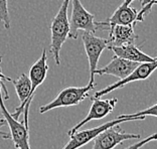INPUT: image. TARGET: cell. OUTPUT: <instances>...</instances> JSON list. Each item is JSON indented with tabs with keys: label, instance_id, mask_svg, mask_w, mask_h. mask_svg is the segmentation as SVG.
<instances>
[{
	"label": "cell",
	"instance_id": "cell-1",
	"mask_svg": "<svg viewBox=\"0 0 157 149\" xmlns=\"http://www.w3.org/2000/svg\"><path fill=\"white\" fill-rule=\"evenodd\" d=\"M71 0H63L58 13L51 23V52L56 66L60 65L59 54L70 34V20L67 17Z\"/></svg>",
	"mask_w": 157,
	"mask_h": 149
},
{
	"label": "cell",
	"instance_id": "cell-2",
	"mask_svg": "<svg viewBox=\"0 0 157 149\" xmlns=\"http://www.w3.org/2000/svg\"><path fill=\"white\" fill-rule=\"evenodd\" d=\"M95 88V85L88 84L85 87H67L62 90L58 96L48 104L42 105L39 107V113H44L53 109L62 107H73L83 102L86 98L89 97V93Z\"/></svg>",
	"mask_w": 157,
	"mask_h": 149
},
{
	"label": "cell",
	"instance_id": "cell-3",
	"mask_svg": "<svg viewBox=\"0 0 157 149\" xmlns=\"http://www.w3.org/2000/svg\"><path fill=\"white\" fill-rule=\"evenodd\" d=\"M72 6L69 38L77 40L80 30L93 33L100 30L99 21H96L94 14L89 12L80 0H72Z\"/></svg>",
	"mask_w": 157,
	"mask_h": 149
},
{
	"label": "cell",
	"instance_id": "cell-4",
	"mask_svg": "<svg viewBox=\"0 0 157 149\" xmlns=\"http://www.w3.org/2000/svg\"><path fill=\"white\" fill-rule=\"evenodd\" d=\"M1 84L5 83L0 80V110L9 127L10 140L13 142L14 148L16 149H31L29 145V129L26 128L23 122H18V120L14 119L12 114L5 107Z\"/></svg>",
	"mask_w": 157,
	"mask_h": 149
},
{
	"label": "cell",
	"instance_id": "cell-5",
	"mask_svg": "<svg viewBox=\"0 0 157 149\" xmlns=\"http://www.w3.org/2000/svg\"><path fill=\"white\" fill-rule=\"evenodd\" d=\"M146 117H136V118H116L109 121L103 125H100L97 127L91 129H86V130H78L77 132H75L74 134L70 136V140L63 149H78L81 147L85 146L88 143H90L91 141L94 140V138L103 132L104 130L110 128V127L119 125L121 123L128 122V121H143Z\"/></svg>",
	"mask_w": 157,
	"mask_h": 149
},
{
	"label": "cell",
	"instance_id": "cell-6",
	"mask_svg": "<svg viewBox=\"0 0 157 149\" xmlns=\"http://www.w3.org/2000/svg\"><path fill=\"white\" fill-rule=\"evenodd\" d=\"M82 40L88 56L89 67H90V82L89 84L95 85L94 72L98 69V63L102 52L106 48H109L108 38L96 36L95 33L84 31L82 35Z\"/></svg>",
	"mask_w": 157,
	"mask_h": 149
},
{
	"label": "cell",
	"instance_id": "cell-7",
	"mask_svg": "<svg viewBox=\"0 0 157 149\" xmlns=\"http://www.w3.org/2000/svg\"><path fill=\"white\" fill-rule=\"evenodd\" d=\"M48 72V52H46V48H44L40 58L31 66V68L29 69V74H28V77H29L31 83L30 97L29 100H28V103L23 109V117H24L23 123L26 128H28V115H29V108L31 102H33V99L35 95V92H36V89L44 82Z\"/></svg>",
	"mask_w": 157,
	"mask_h": 149
},
{
	"label": "cell",
	"instance_id": "cell-8",
	"mask_svg": "<svg viewBox=\"0 0 157 149\" xmlns=\"http://www.w3.org/2000/svg\"><path fill=\"white\" fill-rule=\"evenodd\" d=\"M140 134L124 132L119 125H116L104 130L94 138L93 149H114L124 141L140 139Z\"/></svg>",
	"mask_w": 157,
	"mask_h": 149
},
{
	"label": "cell",
	"instance_id": "cell-9",
	"mask_svg": "<svg viewBox=\"0 0 157 149\" xmlns=\"http://www.w3.org/2000/svg\"><path fill=\"white\" fill-rule=\"evenodd\" d=\"M117 103H118L117 98L101 99V98L92 97V105L88 114L86 115V117L82 121L78 122L77 125H75L67 132V135L71 136L75 132H77L78 130H80L88 122L93 121V120H101L103 118H105L106 116H108L109 114H111Z\"/></svg>",
	"mask_w": 157,
	"mask_h": 149
},
{
	"label": "cell",
	"instance_id": "cell-10",
	"mask_svg": "<svg viewBox=\"0 0 157 149\" xmlns=\"http://www.w3.org/2000/svg\"><path fill=\"white\" fill-rule=\"evenodd\" d=\"M135 0H124L106 21H99L100 30H107L115 25H135L137 23L138 10L132 7Z\"/></svg>",
	"mask_w": 157,
	"mask_h": 149
},
{
	"label": "cell",
	"instance_id": "cell-11",
	"mask_svg": "<svg viewBox=\"0 0 157 149\" xmlns=\"http://www.w3.org/2000/svg\"><path fill=\"white\" fill-rule=\"evenodd\" d=\"M155 70H157V59L152 63H139L137 68L135 69L127 78H125V79H123V80H119L118 82H116V83H114V84L110 85V86H108V87L102 89V90L96 92L95 95L93 96V97L101 98L102 96L110 94L111 92L115 91L116 89L123 88L128 84L133 83V82L147 80L148 78L153 74V72H155Z\"/></svg>",
	"mask_w": 157,
	"mask_h": 149
},
{
	"label": "cell",
	"instance_id": "cell-12",
	"mask_svg": "<svg viewBox=\"0 0 157 149\" xmlns=\"http://www.w3.org/2000/svg\"><path fill=\"white\" fill-rule=\"evenodd\" d=\"M139 63L135 62L128 61L117 55H114L111 62L108 65L103 67L102 69H97L94 72V74H110V76L116 77L119 80H123L127 78L138 67Z\"/></svg>",
	"mask_w": 157,
	"mask_h": 149
},
{
	"label": "cell",
	"instance_id": "cell-13",
	"mask_svg": "<svg viewBox=\"0 0 157 149\" xmlns=\"http://www.w3.org/2000/svg\"><path fill=\"white\" fill-rule=\"evenodd\" d=\"M108 30L109 49L127 44H135V41L138 40L133 25H115L110 27Z\"/></svg>",
	"mask_w": 157,
	"mask_h": 149
},
{
	"label": "cell",
	"instance_id": "cell-14",
	"mask_svg": "<svg viewBox=\"0 0 157 149\" xmlns=\"http://www.w3.org/2000/svg\"><path fill=\"white\" fill-rule=\"evenodd\" d=\"M12 84L15 88L16 94L18 96V99L20 101V105L14 108L12 116L15 120H18L20 115L23 113V109L28 103L30 97V90H31V83L29 80V77L26 74H22L17 78L16 80L12 81Z\"/></svg>",
	"mask_w": 157,
	"mask_h": 149
},
{
	"label": "cell",
	"instance_id": "cell-15",
	"mask_svg": "<svg viewBox=\"0 0 157 149\" xmlns=\"http://www.w3.org/2000/svg\"><path fill=\"white\" fill-rule=\"evenodd\" d=\"M110 49L113 51L115 55L119 56V58H122L138 63H152L157 59V58H152V56L144 54L135 44H127V45H123V47L111 48Z\"/></svg>",
	"mask_w": 157,
	"mask_h": 149
},
{
	"label": "cell",
	"instance_id": "cell-16",
	"mask_svg": "<svg viewBox=\"0 0 157 149\" xmlns=\"http://www.w3.org/2000/svg\"><path fill=\"white\" fill-rule=\"evenodd\" d=\"M147 116L157 117V103L150 106V107H148L147 109L142 110V111L132 113V114H121L117 118H129V117L130 118H136V117H147Z\"/></svg>",
	"mask_w": 157,
	"mask_h": 149
},
{
	"label": "cell",
	"instance_id": "cell-17",
	"mask_svg": "<svg viewBox=\"0 0 157 149\" xmlns=\"http://www.w3.org/2000/svg\"><path fill=\"white\" fill-rule=\"evenodd\" d=\"M10 22L11 19H10L7 0H0V23L3 24L5 29H9Z\"/></svg>",
	"mask_w": 157,
	"mask_h": 149
},
{
	"label": "cell",
	"instance_id": "cell-18",
	"mask_svg": "<svg viewBox=\"0 0 157 149\" xmlns=\"http://www.w3.org/2000/svg\"><path fill=\"white\" fill-rule=\"evenodd\" d=\"M157 140V133H154V134H151L150 136L146 137L145 139H142L140 141H138V142L132 144L131 146H128L124 149H140L141 147H143L144 145L148 144L149 142H151V141H156Z\"/></svg>",
	"mask_w": 157,
	"mask_h": 149
},
{
	"label": "cell",
	"instance_id": "cell-19",
	"mask_svg": "<svg viewBox=\"0 0 157 149\" xmlns=\"http://www.w3.org/2000/svg\"><path fill=\"white\" fill-rule=\"evenodd\" d=\"M4 125H7L6 120L5 119H0V127H2ZM0 137L3 138V139H10L9 133H6V132H4V131H1V130H0Z\"/></svg>",
	"mask_w": 157,
	"mask_h": 149
},
{
	"label": "cell",
	"instance_id": "cell-20",
	"mask_svg": "<svg viewBox=\"0 0 157 149\" xmlns=\"http://www.w3.org/2000/svg\"><path fill=\"white\" fill-rule=\"evenodd\" d=\"M2 63V56H0V63ZM0 76H1L3 79H4V81L5 82H7V81H12V79L11 78H9V77H6V76H4V74H2V72H1V68H0Z\"/></svg>",
	"mask_w": 157,
	"mask_h": 149
},
{
	"label": "cell",
	"instance_id": "cell-21",
	"mask_svg": "<svg viewBox=\"0 0 157 149\" xmlns=\"http://www.w3.org/2000/svg\"><path fill=\"white\" fill-rule=\"evenodd\" d=\"M154 5H157V0H156V1H154V2L152 3V6H154Z\"/></svg>",
	"mask_w": 157,
	"mask_h": 149
},
{
	"label": "cell",
	"instance_id": "cell-22",
	"mask_svg": "<svg viewBox=\"0 0 157 149\" xmlns=\"http://www.w3.org/2000/svg\"><path fill=\"white\" fill-rule=\"evenodd\" d=\"M0 80H1L2 82H5V81H4V79H3V78H2L1 76H0Z\"/></svg>",
	"mask_w": 157,
	"mask_h": 149
},
{
	"label": "cell",
	"instance_id": "cell-23",
	"mask_svg": "<svg viewBox=\"0 0 157 149\" xmlns=\"http://www.w3.org/2000/svg\"><path fill=\"white\" fill-rule=\"evenodd\" d=\"M139 2H141V4H142V3L144 2V0H139Z\"/></svg>",
	"mask_w": 157,
	"mask_h": 149
}]
</instances>
